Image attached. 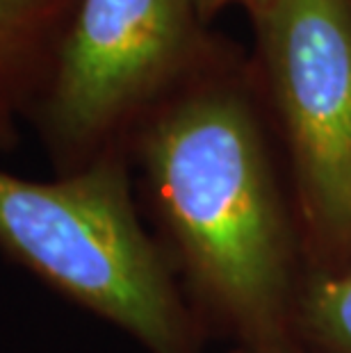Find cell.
Listing matches in <instances>:
<instances>
[{
  "label": "cell",
  "instance_id": "obj_1",
  "mask_svg": "<svg viewBox=\"0 0 351 353\" xmlns=\"http://www.w3.org/2000/svg\"><path fill=\"white\" fill-rule=\"evenodd\" d=\"M139 212L208 340L292 353L308 274L292 187L249 57L223 41L132 134Z\"/></svg>",
  "mask_w": 351,
  "mask_h": 353
},
{
  "label": "cell",
  "instance_id": "obj_2",
  "mask_svg": "<svg viewBox=\"0 0 351 353\" xmlns=\"http://www.w3.org/2000/svg\"><path fill=\"white\" fill-rule=\"evenodd\" d=\"M0 251L148 353L210 342L139 212L128 153L50 183L0 169Z\"/></svg>",
  "mask_w": 351,
  "mask_h": 353
},
{
  "label": "cell",
  "instance_id": "obj_3",
  "mask_svg": "<svg viewBox=\"0 0 351 353\" xmlns=\"http://www.w3.org/2000/svg\"><path fill=\"white\" fill-rule=\"evenodd\" d=\"M221 43L199 0H76L30 117L55 174L128 153L141 121Z\"/></svg>",
  "mask_w": 351,
  "mask_h": 353
},
{
  "label": "cell",
  "instance_id": "obj_4",
  "mask_svg": "<svg viewBox=\"0 0 351 353\" xmlns=\"http://www.w3.org/2000/svg\"><path fill=\"white\" fill-rule=\"evenodd\" d=\"M249 57L310 274L351 265V0H272Z\"/></svg>",
  "mask_w": 351,
  "mask_h": 353
},
{
  "label": "cell",
  "instance_id": "obj_5",
  "mask_svg": "<svg viewBox=\"0 0 351 353\" xmlns=\"http://www.w3.org/2000/svg\"><path fill=\"white\" fill-rule=\"evenodd\" d=\"M76 0H0V151H14L39 103Z\"/></svg>",
  "mask_w": 351,
  "mask_h": 353
},
{
  "label": "cell",
  "instance_id": "obj_6",
  "mask_svg": "<svg viewBox=\"0 0 351 353\" xmlns=\"http://www.w3.org/2000/svg\"><path fill=\"white\" fill-rule=\"evenodd\" d=\"M294 340L301 353H351V265L335 274H305Z\"/></svg>",
  "mask_w": 351,
  "mask_h": 353
},
{
  "label": "cell",
  "instance_id": "obj_7",
  "mask_svg": "<svg viewBox=\"0 0 351 353\" xmlns=\"http://www.w3.org/2000/svg\"><path fill=\"white\" fill-rule=\"evenodd\" d=\"M270 5L272 0H199V10L203 14L205 23H212L221 12L230 10V7H240V10L249 14V19H253Z\"/></svg>",
  "mask_w": 351,
  "mask_h": 353
},
{
  "label": "cell",
  "instance_id": "obj_8",
  "mask_svg": "<svg viewBox=\"0 0 351 353\" xmlns=\"http://www.w3.org/2000/svg\"><path fill=\"white\" fill-rule=\"evenodd\" d=\"M228 353H242V351H228ZM292 353H301V351H292Z\"/></svg>",
  "mask_w": 351,
  "mask_h": 353
}]
</instances>
